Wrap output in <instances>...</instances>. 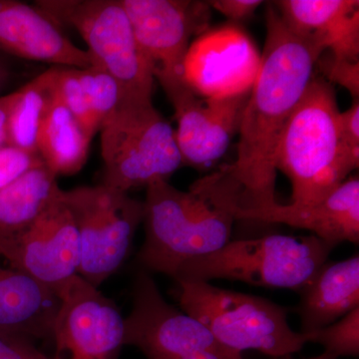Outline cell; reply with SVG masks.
Instances as JSON below:
<instances>
[{
    "label": "cell",
    "mask_w": 359,
    "mask_h": 359,
    "mask_svg": "<svg viewBox=\"0 0 359 359\" xmlns=\"http://www.w3.org/2000/svg\"><path fill=\"white\" fill-rule=\"evenodd\" d=\"M237 221L285 224L313 231L335 245L359 242V180L347 179L325 200L311 205H280L235 211Z\"/></svg>",
    "instance_id": "obj_15"
},
{
    "label": "cell",
    "mask_w": 359,
    "mask_h": 359,
    "mask_svg": "<svg viewBox=\"0 0 359 359\" xmlns=\"http://www.w3.org/2000/svg\"><path fill=\"white\" fill-rule=\"evenodd\" d=\"M41 164L44 163L37 153L27 152L7 144L0 149V190Z\"/></svg>",
    "instance_id": "obj_26"
},
{
    "label": "cell",
    "mask_w": 359,
    "mask_h": 359,
    "mask_svg": "<svg viewBox=\"0 0 359 359\" xmlns=\"http://www.w3.org/2000/svg\"><path fill=\"white\" fill-rule=\"evenodd\" d=\"M2 79H4V76H2L1 70H0V86H1Z\"/></svg>",
    "instance_id": "obj_33"
},
{
    "label": "cell",
    "mask_w": 359,
    "mask_h": 359,
    "mask_svg": "<svg viewBox=\"0 0 359 359\" xmlns=\"http://www.w3.org/2000/svg\"><path fill=\"white\" fill-rule=\"evenodd\" d=\"M52 339L58 359H117L125 346V318L114 302L77 276L59 292Z\"/></svg>",
    "instance_id": "obj_12"
},
{
    "label": "cell",
    "mask_w": 359,
    "mask_h": 359,
    "mask_svg": "<svg viewBox=\"0 0 359 359\" xmlns=\"http://www.w3.org/2000/svg\"><path fill=\"white\" fill-rule=\"evenodd\" d=\"M341 143L349 159L359 165V102L354 100L349 109L340 112Z\"/></svg>",
    "instance_id": "obj_28"
},
{
    "label": "cell",
    "mask_w": 359,
    "mask_h": 359,
    "mask_svg": "<svg viewBox=\"0 0 359 359\" xmlns=\"http://www.w3.org/2000/svg\"><path fill=\"white\" fill-rule=\"evenodd\" d=\"M273 6L290 32L321 53L359 62L358 0H280Z\"/></svg>",
    "instance_id": "obj_17"
},
{
    "label": "cell",
    "mask_w": 359,
    "mask_h": 359,
    "mask_svg": "<svg viewBox=\"0 0 359 359\" xmlns=\"http://www.w3.org/2000/svg\"><path fill=\"white\" fill-rule=\"evenodd\" d=\"M35 6L76 30L87 52L122 85L128 98L152 100L155 79L135 39L122 0H41Z\"/></svg>",
    "instance_id": "obj_7"
},
{
    "label": "cell",
    "mask_w": 359,
    "mask_h": 359,
    "mask_svg": "<svg viewBox=\"0 0 359 359\" xmlns=\"http://www.w3.org/2000/svg\"><path fill=\"white\" fill-rule=\"evenodd\" d=\"M262 54L249 35L235 25L205 30L189 47L184 81L197 95L224 98L252 90Z\"/></svg>",
    "instance_id": "obj_13"
},
{
    "label": "cell",
    "mask_w": 359,
    "mask_h": 359,
    "mask_svg": "<svg viewBox=\"0 0 359 359\" xmlns=\"http://www.w3.org/2000/svg\"><path fill=\"white\" fill-rule=\"evenodd\" d=\"M59 70L54 66L15 91L9 116L8 145L39 154V135L57 95Z\"/></svg>",
    "instance_id": "obj_22"
},
{
    "label": "cell",
    "mask_w": 359,
    "mask_h": 359,
    "mask_svg": "<svg viewBox=\"0 0 359 359\" xmlns=\"http://www.w3.org/2000/svg\"><path fill=\"white\" fill-rule=\"evenodd\" d=\"M78 75L83 86L90 110L100 130L103 122L118 109L128 96L120 82L99 66L78 68Z\"/></svg>",
    "instance_id": "obj_23"
},
{
    "label": "cell",
    "mask_w": 359,
    "mask_h": 359,
    "mask_svg": "<svg viewBox=\"0 0 359 359\" xmlns=\"http://www.w3.org/2000/svg\"><path fill=\"white\" fill-rule=\"evenodd\" d=\"M0 359H58L39 351L32 340L0 332Z\"/></svg>",
    "instance_id": "obj_29"
},
{
    "label": "cell",
    "mask_w": 359,
    "mask_h": 359,
    "mask_svg": "<svg viewBox=\"0 0 359 359\" xmlns=\"http://www.w3.org/2000/svg\"><path fill=\"white\" fill-rule=\"evenodd\" d=\"M339 114L332 85L323 77L313 76L276 148V170L292 185L290 204L325 200L358 169L342 146Z\"/></svg>",
    "instance_id": "obj_3"
},
{
    "label": "cell",
    "mask_w": 359,
    "mask_h": 359,
    "mask_svg": "<svg viewBox=\"0 0 359 359\" xmlns=\"http://www.w3.org/2000/svg\"><path fill=\"white\" fill-rule=\"evenodd\" d=\"M208 4L229 20H243L250 18L264 2L261 0H212Z\"/></svg>",
    "instance_id": "obj_30"
},
{
    "label": "cell",
    "mask_w": 359,
    "mask_h": 359,
    "mask_svg": "<svg viewBox=\"0 0 359 359\" xmlns=\"http://www.w3.org/2000/svg\"><path fill=\"white\" fill-rule=\"evenodd\" d=\"M321 70L325 79L330 84H339L346 88L354 100L359 95V62L353 61L335 60L330 57L323 59L320 62Z\"/></svg>",
    "instance_id": "obj_27"
},
{
    "label": "cell",
    "mask_w": 359,
    "mask_h": 359,
    "mask_svg": "<svg viewBox=\"0 0 359 359\" xmlns=\"http://www.w3.org/2000/svg\"><path fill=\"white\" fill-rule=\"evenodd\" d=\"M302 334L332 325L359 308L358 255L323 264L299 290Z\"/></svg>",
    "instance_id": "obj_19"
},
{
    "label": "cell",
    "mask_w": 359,
    "mask_h": 359,
    "mask_svg": "<svg viewBox=\"0 0 359 359\" xmlns=\"http://www.w3.org/2000/svg\"><path fill=\"white\" fill-rule=\"evenodd\" d=\"M176 283L182 311L203 323L219 344L231 351H257L285 358L309 344L306 334L290 327L289 311L275 302L219 289L210 283Z\"/></svg>",
    "instance_id": "obj_5"
},
{
    "label": "cell",
    "mask_w": 359,
    "mask_h": 359,
    "mask_svg": "<svg viewBox=\"0 0 359 359\" xmlns=\"http://www.w3.org/2000/svg\"><path fill=\"white\" fill-rule=\"evenodd\" d=\"M334 247L314 235L299 238L269 235L230 241L216 252L184 264L174 280H240L256 287L299 292L327 263Z\"/></svg>",
    "instance_id": "obj_4"
},
{
    "label": "cell",
    "mask_w": 359,
    "mask_h": 359,
    "mask_svg": "<svg viewBox=\"0 0 359 359\" xmlns=\"http://www.w3.org/2000/svg\"><path fill=\"white\" fill-rule=\"evenodd\" d=\"M59 306L53 290L22 271L0 266V332L52 339Z\"/></svg>",
    "instance_id": "obj_18"
},
{
    "label": "cell",
    "mask_w": 359,
    "mask_h": 359,
    "mask_svg": "<svg viewBox=\"0 0 359 359\" xmlns=\"http://www.w3.org/2000/svg\"><path fill=\"white\" fill-rule=\"evenodd\" d=\"M146 190L145 241L137 257L144 271L174 278L188 262L230 242L243 193L223 167L196 181L187 192L166 181Z\"/></svg>",
    "instance_id": "obj_2"
},
{
    "label": "cell",
    "mask_w": 359,
    "mask_h": 359,
    "mask_svg": "<svg viewBox=\"0 0 359 359\" xmlns=\"http://www.w3.org/2000/svg\"><path fill=\"white\" fill-rule=\"evenodd\" d=\"M309 359H334L330 358L328 354L323 353V354H320V355L316 356V358H309Z\"/></svg>",
    "instance_id": "obj_32"
},
{
    "label": "cell",
    "mask_w": 359,
    "mask_h": 359,
    "mask_svg": "<svg viewBox=\"0 0 359 359\" xmlns=\"http://www.w3.org/2000/svg\"><path fill=\"white\" fill-rule=\"evenodd\" d=\"M124 342L147 359H244L219 344L199 320L171 306L144 269L134 280Z\"/></svg>",
    "instance_id": "obj_9"
},
{
    "label": "cell",
    "mask_w": 359,
    "mask_h": 359,
    "mask_svg": "<svg viewBox=\"0 0 359 359\" xmlns=\"http://www.w3.org/2000/svg\"><path fill=\"white\" fill-rule=\"evenodd\" d=\"M80 241L79 276L98 289L124 263L144 219V204L106 185L63 192Z\"/></svg>",
    "instance_id": "obj_8"
},
{
    "label": "cell",
    "mask_w": 359,
    "mask_h": 359,
    "mask_svg": "<svg viewBox=\"0 0 359 359\" xmlns=\"http://www.w3.org/2000/svg\"><path fill=\"white\" fill-rule=\"evenodd\" d=\"M15 99V92L0 98V149L7 145L8 140V121Z\"/></svg>",
    "instance_id": "obj_31"
},
{
    "label": "cell",
    "mask_w": 359,
    "mask_h": 359,
    "mask_svg": "<svg viewBox=\"0 0 359 359\" xmlns=\"http://www.w3.org/2000/svg\"><path fill=\"white\" fill-rule=\"evenodd\" d=\"M0 48L57 67L93 65L88 52L66 37L55 21L36 6L22 2L0 1Z\"/></svg>",
    "instance_id": "obj_16"
},
{
    "label": "cell",
    "mask_w": 359,
    "mask_h": 359,
    "mask_svg": "<svg viewBox=\"0 0 359 359\" xmlns=\"http://www.w3.org/2000/svg\"><path fill=\"white\" fill-rule=\"evenodd\" d=\"M135 39L154 79L165 90L186 84L191 39L208 30L211 7L193 0H122Z\"/></svg>",
    "instance_id": "obj_10"
},
{
    "label": "cell",
    "mask_w": 359,
    "mask_h": 359,
    "mask_svg": "<svg viewBox=\"0 0 359 359\" xmlns=\"http://www.w3.org/2000/svg\"><path fill=\"white\" fill-rule=\"evenodd\" d=\"M57 175L44 164L0 190V231L25 228L39 219L62 195Z\"/></svg>",
    "instance_id": "obj_21"
},
{
    "label": "cell",
    "mask_w": 359,
    "mask_h": 359,
    "mask_svg": "<svg viewBox=\"0 0 359 359\" xmlns=\"http://www.w3.org/2000/svg\"><path fill=\"white\" fill-rule=\"evenodd\" d=\"M99 132L103 185L128 193L168 182L183 166L175 130L152 100L125 99Z\"/></svg>",
    "instance_id": "obj_6"
},
{
    "label": "cell",
    "mask_w": 359,
    "mask_h": 359,
    "mask_svg": "<svg viewBox=\"0 0 359 359\" xmlns=\"http://www.w3.org/2000/svg\"><path fill=\"white\" fill-rule=\"evenodd\" d=\"M175 110L177 145L183 165L205 167L223 157L238 133L250 92L209 98L197 95L188 85L165 90Z\"/></svg>",
    "instance_id": "obj_14"
},
{
    "label": "cell",
    "mask_w": 359,
    "mask_h": 359,
    "mask_svg": "<svg viewBox=\"0 0 359 359\" xmlns=\"http://www.w3.org/2000/svg\"><path fill=\"white\" fill-rule=\"evenodd\" d=\"M57 97L70 111L91 138L99 131L79 75L78 68L60 67L57 80Z\"/></svg>",
    "instance_id": "obj_25"
},
{
    "label": "cell",
    "mask_w": 359,
    "mask_h": 359,
    "mask_svg": "<svg viewBox=\"0 0 359 359\" xmlns=\"http://www.w3.org/2000/svg\"><path fill=\"white\" fill-rule=\"evenodd\" d=\"M92 138L57 95L40 129L37 152L54 174L70 176L81 171L88 159Z\"/></svg>",
    "instance_id": "obj_20"
},
{
    "label": "cell",
    "mask_w": 359,
    "mask_h": 359,
    "mask_svg": "<svg viewBox=\"0 0 359 359\" xmlns=\"http://www.w3.org/2000/svg\"><path fill=\"white\" fill-rule=\"evenodd\" d=\"M309 342L320 344L325 353L337 359L359 354V308L327 327L306 334Z\"/></svg>",
    "instance_id": "obj_24"
},
{
    "label": "cell",
    "mask_w": 359,
    "mask_h": 359,
    "mask_svg": "<svg viewBox=\"0 0 359 359\" xmlns=\"http://www.w3.org/2000/svg\"><path fill=\"white\" fill-rule=\"evenodd\" d=\"M63 192L34 223L0 231V257L57 295L79 276L80 264L79 235Z\"/></svg>",
    "instance_id": "obj_11"
},
{
    "label": "cell",
    "mask_w": 359,
    "mask_h": 359,
    "mask_svg": "<svg viewBox=\"0 0 359 359\" xmlns=\"http://www.w3.org/2000/svg\"><path fill=\"white\" fill-rule=\"evenodd\" d=\"M261 67L238 130L237 159L222 166L242 189L241 209L276 204V153L280 135L323 53L290 32L273 4L266 9Z\"/></svg>",
    "instance_id": "obj_1"
}]
</instances>
